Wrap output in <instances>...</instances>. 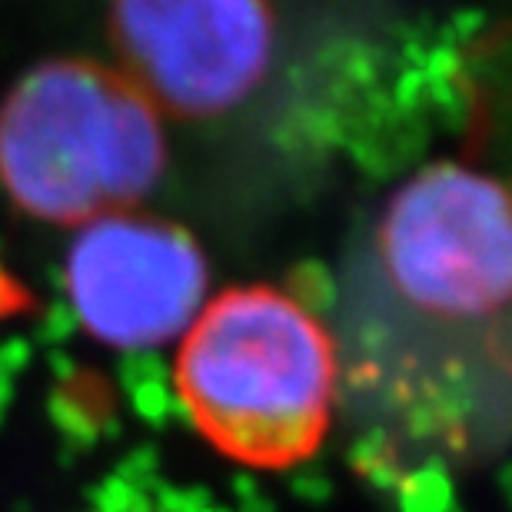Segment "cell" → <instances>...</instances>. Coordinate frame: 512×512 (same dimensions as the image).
Returning a JSON list of instances; mask_svg holds the SVG:
<instances>
[{
  "mask_svg": "<svg viewBox=\"0 0 512 512\" xmlns=\"http://www.w3.org/2000/svg\"><path fill=\"white\" fill-rule=\"evenodd\" d=\"M173 386L227 463L280 473L313 459L336 423V336L276 286H233L180 336Z\"/></svg>",
  "mask_w": 512,
  "mask_h": 512,
  "instance_id": "cell-1",
  "label": "cell"
},
{
  "mask_svg": "<svg viewBox=\"0 0 512 512\" xmlns=\"http://www.w3.org/2000/svg\"><path fill=\"white\" fill-rule=\"evenodd\" d=\"M167 167L160 110L120 67L57 57L0 100V190L57 227L127 213Z\"/></svg>",
  "mask_w": 512,
  "mask_h": 512,
  "instance_id": "cell-2",
  "label": "cell"
},
{
  "mask_svg": "<svg viewBox=\"0 0 512 512\" xmlns=\"http://www.w3.org/2000/svg\"><path fill=\"white\" fill-rule=\"evenodd\" d=\"M110 40L153 107L207 120L263 84L276 20L270 0H110Z\"/></svg>",
  "mask_w": 512,
  "mask_h": 512,
  "instance_id": "cell-3",
  "label": "cell"
},
{
  "mask_svg": "<svg viewBox=\"0 0 512 512\" xmlns=\"http://www.w3.org/2000/svg\"><path fill=\"white\" fill-rule=\"evenodd\" d=\"M207 280V256L187 230L133 210L77 227L64 260L70 310L94 340L117 350L187 333Z\"/></svg>",
  "mask_w": 512,
  "mask_h": 512,
  "instance_id": "cell-4",
  "label": "cell"
}]
</instances>
